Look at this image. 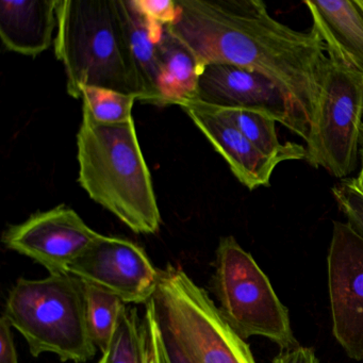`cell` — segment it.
Here are the masks:
<instances>
[{
    "mask_svg": "<svg viewBox=\"0 0 363 363\" xmlns=\"http://www.w3.org/2000/svg\"><path fill=\"white\" fill-rule=\"evenodd\" d=\"M201 67L194 55L164 27L160 41L159 95L161 106L182 105L197 99Z\"/></svg>",
    "mask_w": 363,
    "mask_h": 363,
    "instance_id": "obj_16",
    "label": "cell"
},
{
    "mask_svg": "<svg viewBox=\"0 0 363 363\" xmlns=\"http://www.w3.org/2000/svg\"><path fill=\"white\" fill-rule=\"evenodd\" d=\"M0 363H18L12 326L4 314L0 320Z\"/></svg>",
    "mask_w": 363,
    "mask_h": 363,
    "instance_id": "obj_23",
    "label": "cell"
},
{
    "mask_svg": "<svg viewBox=\"0 0 363 363\" xmlns=\"http://www.w3.org/2000/svg\"><path fill=\"white\" fill-rule=\"evenodd\" d=\"M57 18L55 54L65 65L69 96L82 99L84 88L96 86L142 101L116 0H59Z\"/></svg>",
    "mask_w": 363,
    "mask_h": 363,
    "instance_id": "obj_3",
    "label": "cell"
},
{
    "mask_svg": "<svg viewBox=\"0 0 363 363\" xmlns=\"http://www.w3.org/2000/svg\"><path fill=\"white\" fill-rule=\"evenodd\" d=\"M220 109V108H218ZM242 133L260 152L280 163L306 160L307 150L303 145L286 142L281 143L276 130V121L261 112L241 109H220Z\"/></svg>",
    "mask_w": 363,
    "mask_h": 363,
    "instance_id": "obj_17",
    "label": "cell"
},
{
    "mask_svg": "<svg viewBox=\"0 0 363 363\" xmlns=\"http://www.w3.org/2000/svg\"><path fill=\"white\" fill-rule=\"evenodd\" d=\"M339 209L347 224L363 239V189L357 178H346L331 189Z\"/></svg>",
    "mask_w": 363,
    "mask_h": 363,
    "instance_id": "obj_21",
    "label": "cell"
},
{
    "mask_svg": "<svg viewBox=\"0 0 363 363\" xmlns=\"http://www.w3.org/2000/svg\"><path fill=\"white\" fill-rule=\"evenodd\" d=\"M4 315L33 357L50 352L62 361L84 363L99 350L86 318V284L72 274L20 278L10 290Z\"/></svg>",
    "mask_w": 363,
    "mask_h": 363,
    "instance_id": "obj_4",
    "label": "cell"
},
{
    "mask_svg": "<svg viewBox=\"0 0 363 363\" xmlns=\"http://www.w3.org/2000/svg\"><path fill=\"white\" fill-rule=\"evenodd\" d=\"M356 1L357 6L360 8L361 11L363 12V0H354Z\"/></svg>",
    "mask_w": 363,
    "mask_h": 363,
    "instance_id": "obj_28",
    "label": "cell"
},
{
    "mask_svg": "<svg viewBox=\"0 0 363 363\" xmlns=\"http://www.w3.org/2000/svg\"><path fill=\"white\" fill-rule=\"evenodd\" d=\"M99 363H108L107 354H101V360L99 361Z\"/></svg>",
    "mask_w": 363,
    "mask_h": 363,
    "instance_id": "obj_27",
    "label": "cell"
},
{
    "mask_svg": "<svg viewBox=\"0 0 363 363\" xmlns=\"http://www.w3.org/2000/svg\"><path fill=\"white\" fill-rule=\"evenodd\" d=\"M69 273L116 295L126 305H146L156 293L161 271L135 242L101 235L72 263Z\"/></svg>",
    "mask_w": 363,
    "mask_h": 363,
    "instance_id": "obj_9",
    "label": "cell"
},
{
    "mask_svg": "<svg viewBox=\"0 0 363 363\" xmlns=\"http://www.w3.org/2000/svg\"><path fill=\"white\" fill-rule=\"evenodd\" d=\"M59 0L0 1V38L6 50L37 57L55 43Z\"/></svg>",
    "mask_w": 363,
    "mask_h": 363,
    "instance_id": "obj_13",
    "label": "cell"
},
{
    "mask_svg": "<svg viewBox=\"0 0 363 363\" xmlns=\"http://www.w3.org/2000/svg\"><path fill=\"white\" fill-rule=\"evenodd\" d=\"M357 180H358L359 184H360L361 188L363 189V156H362V165H361L360 172H359L358 177H357Z\"/></svg>",
    "mask_w": 363,
    "mask_h": 363,
    "instance_id": "obj_26",
    "label": "cell"
},
{
    "mask_svg": "<svg viewBox=\"0 0 363 363\" xmlns=\"http://www.w3.org/2000/svg\"><path fill=\"white\" fill-rule=\"evenodd\" d=\"M182 108L245 188L254 191L271 186L279 161L260 152L222 110L197 101Z\"/></svg>",
    "mask_w": 363,
    "mask_h": 363,
    "instance_id": "obj_12",
    "label": "cell"
},
{
    "mask_svg": "<svg viewBox=\"0 0 363 363\" xmlns=\"http://www.w3.org/2000/svg\"><path fill=\"white\" fill-rule=\"evenodd\" d=\"M167 30L206 65H229L262 74L290 101L309 133L326 72V46L315 31H298L269 14L261 0H176Z\"/></svg>",
    "mask_w": 363,
    "mask_h": 363,
    "instance_id": "obj_1",
    "label": "cell"
},
{
    "mask_svg": "<svg viewBox=\"0 0 363 363\" xmlns=\"http://www.w3.org/2000/svg\"><path fill=\"white\" fill-rule=\"evenodd\" d=\"M212 281L220 314L242 339L260 335L284 350L299 346L269 277L233 235L218 242Z\"/></svg>",
    "mask_w": 363,
    "mask_h": 363,
    "instance_id": "obj_6",
    "label": "cell"
},
{
    "mask_svg": "<svg viewBox=\"0 0 363 363\" xmlns=\"http://www.w3.org/2000/svg\"><path fill=\"white\" fill-rule=\"evenodd\" d=\"M362 135L363 75L329 58L306 141V160L346 179L358 165Z\"/></svg>",
    "mask_w": 363,
    "mask_h": 363,
    "instance_id": "obj_7",
    "label": "cell"
},
{
    "mask_svg": "<svg viewBox=\"0 0 363 363\" xmlns=\"http://www.w3.org/2000/svg\"><path fill=\"white\" fill-rule=\"evenodd\" d=\"M157 320V318H156ZM160 329V327H159ZM161 337H162L163 348H164L165 357L169 363H193L188 354L182 350L178 342L167 331L160 329Z\"/></svg>",
    "mask_w": 363,
    "mask_h": 363,
    "instance_id": "obj_25",
    "label": "cell"
},
{
    "mask_svg": "<svg viewBox=\"0 0 363 363\" xmlns=\"http://www.w3.org/2000/svg\"><path fill=\"white\" fill-rule=\"evenodd\" d=\"M108 363H146V337L143 318L128 305L123 308L109 350Z\"/></svg>",
    "mask_w": 363,
    "mask_h": 363,
    "instance_id": "obj_19",
    "label": "cell"
},
{
    "mask_svg": "<svg viewBox=\"0 0 363 363\" xmlns=\"http://www.w3.org/2000/svg\"><path fill=\"white\" fill-rule=\"evenodd\" d=\"M86 284V318L93 342L101 354L109 350L121 312L126 303L112 293Z\"/></svg>",
    "mask_w": 363,
    "mask_h": 363,
    "instance_id": "obj_18",
    "label": "cell"
},
{
    "mask_svg": "<svg viewBox=\"0 0 363 363\" xmlns=\"http://www.w3.org/2000/svg\"><path fill=\"white\" fill-rule=\"evenodd\" d=\"M197 101L220 108L261 112L307 141L303 128L282 91L262 74L229 65H209L199 74Z\"/></svg>",
    "mask_w": 363,
    "mask_h": 363,
    "instance_id": "obj_11",
    "label": "cell"
},
{
    "mask_svg": "<svg viewBox=\"0 0 363 363\" xmlns=\"http://www.w3.org/2000/svg\"><path fill=\"white\" fill-rule=\"evenodd\" d=\"M99 235L75 210L60 205L8 227L3 243L8 250L33 259L48 273L63 274L69 273L72 263Z\"/></svg>",
    "mask_w": 363,
    "mask_h": 363,
    "instance_id": "obj_10",
    "label": "cell"
},
{
    "mask_svg": "<svg viewBox=\"0 0 363 363\" xmlns=\"http://www.w3.org/2000/svg\"><path fill=\"white\" fill-rule=\"evenodd\" d=\"M150 303L160 329L178 342L193 363H256L247 343L182 267L167 265L161 271Z\"/></svg>",
    "mask_w": 363,
    "mask_h": 363,
    "instance_id": "obj_5",
    "label": "cell"
},
{
    "mask_svg": "<svg viewBox=\"0 0 363 363\" xmlns=\"http://www.w3.org/2000/svg\"><path fill=\"white\" fill-rule=\"evenodd\" d=\"M273 363H320L313 348L297 346L292 350H282L274 358Z\"/></svg>",
    "mask_w": 363,
    "mask_h": 363,
    "instance_id": "obj_24",
    "label": "cell"
},
{
    "mask_svg": "<svg viewBox=\"0 0 363 363\" xmlns=\"http://www.w3.org/2000/svg\"><path fill=\"white\" fill-rule=\"evenodd\" d=\"M77 152L78 182L90 199L133 233H158L160 210L133 118L99 124L82 108Z\"/></svg>",
    "mask_w": 363,
    "mask_h": 363,
    "instance_id": "obj_2",
    "label": "cell"
},
{
    "mask_svg": "<svg viewBox=\"0 0 363 363\" xmlns=\"http://www.w3.org/2000/svg\"><path fill=\"white\" fill-rule=\"evenodd\" d=\"M133 65L141 82L142 103L161 106L160 41L164 27L142 14L133 0H116Z\"/></svg>",
    "mask_w": 363,
    "mask_h": 363,
    "instance_id": "obj_15",
    "label": "cell"
},
{
    "mask_svg": "<svg viewBox=\"0 0 363 363\" xmlns=\"http://www.w3.org/2000/svg\"><path fill=\"white\" fill-rule=\"evenodd\" d=\"M139 11L162 26L175 22L178 9L176 0H133Z\"/></svg>",
    "mask_w": 363,
    "mask_h": 363,
    "instance_id": "obj_22",
    "label": "cell"
},
{
    "mask_svg": "<svg viewBox=\"0 0 363 363\" xmlns=\"http://www.w3.org/2000/svg\"><path fill=\"white\" fill-rule=\"evenodd\" d=\"M82 108L99 124H121L133 118V95L124 94L109 89L84 88L82 92Z\"/></svg>",
    "mask_w": 363,
    "mask_h": 363,
    "instance_id": "obj_20",
    "label": "cell"
},
{
    "mask_svg": "<svg viewBox=\"0 0 363 363\" xmlns=\"http://www.w3.org/2000/svg\"><path fill=\"white\" fill-rule=\"evenodd\" d=\"M329 58L363 75V12L352 0L303 1Z\"/></svg>",
    "mask_w": 363,
    "mask_h": 363,
    "instance_id": "obj_14",
    "label": "cell"
},
{
    "mask_svg": "<svg viewBox=\"0 0 363 363\" xmlns=\"http://www.w3.org/2000/svg\"><path fill=\"white\" fill-rule=\"evenodd\" d=\"M327 264L333 335L363 361V239L347 223L333 222Z\"/></svg>",
    "mask_w": 363,
    "mask_h": 363,
    "instance_id": "obj_8",
    "label": "cell"
}]
</instances>
